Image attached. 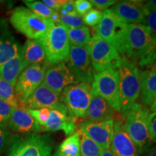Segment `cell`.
<instances>
[{
	"label": "cell",
	"mask_w": 156,
	"mask_h": 156,
	"mask_svg": "<svg viewBox=\"0 0 156 156\" xmlns=\"http://www.w3.org/2000/svg\"><path fill=\"white\" fill-rule=\"evenodd\" d=\"M126 42L122 58L140 67L152 64L156 41L151 31L143 24L126 25Z\"/></svg>",
	"instance_id": "1"
},
{
	"label": "cell",
	"mask_w": 156,
	"mask_h": 156,
	"mask_svg": "<svg viewBox=\"0 0 156 156\" xmlns=\"http://www.w3.org/2000/svg\"><path fill=\"white\" fill-rule=\"evenodd\" d=\"M151 112L144 105L136 103L134 106L122 116L124 127L138 152L146 151L153 143L149 129V115Z\"/></svg>",
	"instance_id": "2"
},
{
	"label": "cell",
	"mask_w": 156,
	"mask_h": 156,
	"mask_svg": "<svg viewBox=\"0 0 156 156\" xmlns=\"http://www.w3.org/2000/svg\"><path fill=\"white\" fill-rule=\"evenodd\" d=\"M119 75V100L122 116L129 111L140 94V70L137 66L126 58H122L118 68Z\"/></svg>",
	"instance_id": "3"
},
{
	"label": "cell",
	"mask_w": 156,
	"mask_h": 156,
	"mask_svg": "<svg viewBox=\"0 0 156 156\" xmlns=\"http://www.w3.org/2000/svg\"><path fill=\"white\" fill-rule=\"evenodd\" d=\"M53 142L49 135L37 133L13 135L6 156H52Z\"/></svg>",
	"instance_id": "4"
},
{
	"label": "cell",
	"mask_w": 156,
	"mask_h": 156,
	"mask_svg": "<svg viewBox=\"0 0 156 156\" xmlns=\"http://www.w3.org/2000/svg\"><path fill=\"white\" fill-rule=\"evenodd\" d=\"M39 41L44 48L48 65L67 62L71 45L65 26L60 23H54Z\"/></svg>",
	"instance_id": "5"
},
{
	"label": "cell",
	"mask_w": 156,
	"mask_h": 156,
	"mask_svg": "<svg viewBox=\"0 0 156 156\" xmlns=\"http://www.w3.org/2000/svg\"><path fill=\"white\" fill-rule=\"evenodd\" d=\"M13 27L30 40H39L54 25L50 20L36 15L28 7H17L10 15Z\"/></svg>",
	"instance_id": "6"
},
{
	"label": "cell",
	"mask_w": 156,
	"mask_h": 156,
	"mask_svg": "<svg viewBox=\"0 0 156 156\" xmlns=\"http://www.w3.org/2000/svg\"><path fill=\"white\" fill-rule=\"evenodd\" d=\"M87 47L94 72L98 73L108 69H118L122 57L114 46L95 34Z\"/></svg>",
	"instance_id": "7"
},
{
	"label": "cell",
	"mask_w": 156,
	"mask_h": 156,
	"mask_svg": "<svg viewBox=\"0 0 156 156\" xmlns=\"http://www.w3.org/2000/svg\"><path fill=\"white\" fill-rule=\"evenodd\" d=\"M92 98V87L90 83H78L66 87L62 91L61 100L73 119L86 118Z\"/></svg>",
	"instance_id": "8"
},
{
	"label": "cell",
	"mask_w": 156,
	"mask_h": 156,
	"mask_svg": "<svg viewBox=\"0 0 156 156\" xmlns=\"http://www.w3.org/2000/svg\"><path fill=\"white\" fill-rule=\"evenodd\" d=\"M126 25L111 9H106L103 11L100 23L95 27V34L114 46L122 56L126 42Z\"/></svg>",
	"instance_id": "9"
},
{
	"label": "cell",
	"mask_w": 156,
	"mask_h": 156,
	"mask_svg": "<svg viewBox=\"0 0 156 156\" xmlns=\"http://www.w3.org/2000/svg\"><path fill=\"white\" fill-rule=\"evenodd\" d=\"M92 90L108 102L115 112L120 113L119 75L118 69H108L95 74Z\"/></svg>",
	"instance_id": "10"
},
{
	"label": "cell",
	"mask_w": 156,
	"mask_h": 156,
	"mask_svg": "<svg viewBox=\"0 0 156 156\" xmlns=\"http://www.w3.org/2000/svg\"><path fill=\"white\" fill-rule=\"evenodd\" d=\"M48 64H33L25 67L20 75L15 86V93L18 100L20 108H23V103L41 85Z\"/></svg>",
	"instance_id": "11"
},
{
	"label": "cell",
	"mask_w": 156,
	"mask_h": 156,
	"mask_svg": "<svg viewBox=\"0 0 156 156\" xmlns=\"http://www.w3.org/2000/svg\"><path fill=\"white\" fill-rule=\"evenodd\" d=\"M67 66L77 83H91L94 70L91 64L87 46H70Z\"/></svg>",
	"instance_id": "12"
},
{
	"label": "cell",
	"mask_w": 156,
	"mask_h": 156,
	"mask_svg": "<svg viewBox=\"0 0 156 156\" xmlns=\"http://www.w3.org/2000/svg\"><path fill=\"white\" fill-rule=\"evenodd\" d=\"M59 95L42 83L25 101L22 108L28 110L47 108L58 110L68 114L67 108L62 103Z\"/></svg>",
	"instance_id": "13"
},
{
	"label": "cell",
	"mask_w": 156,
	"mask_h": 156,
	"mask_svg": "<svg viewBox=\"0 0 156 156\" xmlns=\"http://www.w3.org/2000/svg\"><path fill=\"white\" fill-rule=\"evenodd\" d=\"M114 119L99 122L85 120L80 123L79 129L103 150L109 149L114 133Z\"/></svg>",
	"instance_id": "14"
},
{
	"label": "cell",
	"mask_w": 156,
	"mask_h": 156,
	"mask_svg": "<svg viewBox=\"0 0 156 156\" xmlns=\"http://www.w3.org/2000/svg\"><path fill=\"white\" fill-rule=\"evenodd\" d=\"M42 83L60 95L66 87L78 83L65 62H62L46 69Z\"/></svg>",
	"instance_id": "15"
},
{
	"label": "cell",
	"mask_w": 156,
	"mask_h": 156,
	"mask_svg": "<svg viewBox=\"0 0 156 156\" xmlns=\"http://www.w3.org/2000/svg\"><path fill=\"white\" fill-rule=\"evenodd\" d=\"M110 149L116 156H139L137 147L132 141L121 119H114V133Z\"/></svg>",
	"instance_id": "16"
},
{
	"label": "cell",
	"mask_w": 156,
	"mask_h": 156,
	"mask_svg": "<svg viewBox=\"0 0 156 156\" xmlns=\"http://www.w3.org/2000/svg\"><path fill=\"white\" fill-rule=\"evenodd\" d=\"M145 2L137 0L118 2L111 10L125 24H143L146 15Z\"/></svg>",
	"instance_id": "17"
},
{
	"label": "cell",
	"mask_w": 156,
	"mask_h": 156,
	"mask_svg": "<svg viewBox=\"0 0 156 156\" xmlns=\"http://www.w3.org/2000/svg\"><path fill=\"white\" fill-rule=\"evenodd\" d=\"M7 126L12 131L22 134H35L43 129L28 111L21 108H13Z\"/></svg>",
	"instance_id": "18"
},
{
	"label": "cell",
	"mask_w": 156,
	"mask_h": 156,
	"mask_svg": "<svg viewBox=\"0 0 156 156\" xmlns=\"http://www.w3.org/2000/svg\"><path fill=\"white\" fill-rule=\"evenodd\" d=\"M140 71V99L144 106H150L156 99V65L146 66Z\"/></svg>",
	"instance_id": "19"
},
{
	"label": "cell",
	"mask_w": 156,
	"mask_h": 156,
	"mask_svg": "<svg viewBox=\"0 0 156 156\" xmlns=\"http://www.w3.org/2000/svg\"><path fill=\"white\" fill-rule=\"evenodd\" d=\"M42 129L46 131H63L67 136L75 133L77 124L75 119L72 118L67 114L55 109H51L50 116L43 125Z\"/></svg>",
	"instance_id": "20"
},
{
	"label": "cell",
	"mask_w": 156,
	"mask_h": 156,
	"mask_svg": "<svg viewBox=\"0 0 156 156\" xmlns=\"http://www.w3.org/2000/svg\"><path fill=\"white\" fill-rule=\"evenodd\" d=\"M116 113L106 100L92 90V98L87 112V120L99 122L112 119Z\"/></svg>",
	"instance_id": "21"
},
{
	"label": "cell",
	"mask_w": 156,
	"mask_h": 156,
	"mask_svg": "<svg viewBox=\"0 0 156 156\" xmlns=\"http://www.w3.org/2000/svg\"><path fill=\"white\" fill-rule=\"evenodd\" d=\"M22 56L25 68L46 62L44 48L39 40L28 39L22 47Z\"/></svg>",
	"instance_id": "22"
},
{
	"label": "cell",
	"mask_w": 156,
	"mask_h": 156,
	"mask_svg": "<svg viewBox=\"0 0 156 156\" xmlns=\"http://www.w3.org/2000/svg\"><path fill=\"white\" fill-rule=\"evenodd\" d=\"M24 69L21 49L14 58L0 67V77L15 87L20 75Z\"/></svg>",
	"instance_id": "23"
},
{
	"label": "cell",
	"mask_w": 156,
	"mask_h": 156,
	"mask_svg": "<svg viewBox=\"0 0 156 156\" xmlns=\"http://www.w3.org/2000/svg\"><path fill=\"white\" fill-rule=\"evenodd\" d=\"M54 156H80L79 132L68 136L57 147Z\"/></svg>",
	"instance_id": "24"
},
{
	"label": "cell",
	"mask_w": 156,
	"mask_h": 156,
	"mask_svg": "<svg viewBox=\"0 0 156 156\" xmlns=\"http://www.w3.org/2000/svg\"><path fill=\"white\" fill-rule=\"evenodd\" d=\"M23 2L29 9L34 12L36 15L45 19L50 20L54 23H59V14L58 12L50 9L47 6L45 5L41 1L25 0Z\"/></svg>",
	"instance_id": "25"
},
{
	"label": "cell",
	"mask_w": 156,
	"mask_h": 156,
	"mask_svg": "<svg viewBox=\"0 0 156 156\" xmlns=\"http://www.w3.org/2000/svg\"><path fill=\"white\" fill-rule=\"evenodd\" d=\"M22 47L12 38L0 39V67L14 58Z\"/></svg>",
	"instance_id": "26"
},
{
	"label": "cell",
	"mask_w": 156,
	"mask_h": 156,
	"mask_svg": "<svg viewBox=\"0 0 156 156\" xmlns=\"http://www.w3.org/2000/svg\"><path fill=\"white\" fill-rule=\"evenodd\" d=\"M67 36L72 46H87L92 38L90 30L86 26L67 28Z\"/></svg>",
	"instance_id": "27"
},
{
	"label": "cell",
	"mask_w": 156,
	"mask_h": 156,
	"mask_svg": "<svg viewBox=\"0 0 156 156\" xmlns=\"http://www.w3.org/2000/svg\"><path fill=\"white\" fill-rule=\"evenodd\" d=\"M80 138V156H101L103 148L78 130Z\"/></svg>",
	"instance_id": "28"
},
{
	"label": "cell",
	"mask_w": 156,
	"mask_h": 156,
	"mask_svg": "<svg viewBox=\"0 0 156 156\" xmlns=\"http://www.w3.org/2000/svg\"><path fill=\"white\" fill-rule=\"evenodd\" d=\"M0 98L7 101L14 108H20V104L15 93V87L0 77Z\"/></svg>",
	"instance_id": "29"
},
{
	"label": "cell",
	"mask_w": 156,
	"mask_h": 156,
	"mask_svg": "<svg viewBox=\"0 0 156 156\" xmlns=\"http://www.w3.org/2000/svg\"><path fill=\"white\" fill-rule=\"evenodd\" d=\"M59 23L67 28H77L84 26L83 17L78 15H59Z\"/></svg>",
	"instance_id": "30"
},
{
	"label": "cell",
	"mask_w": 156,
	"mask_h": 156,
	"mask_svg": "<svg viewBox=\"0 0 156 156\" xmlns=\"http://www.w3.org/2000/svg\"><path fill=\"white\" fill-rule=\"evenodd\" d=\"M13 108L9 103L0 98V126L7 127Z\"/></svg>",
	"instance_id": "31"
},
{
	"label": "cell",
	"mask_w": 156,
	"mask_h": 156,
	"mask_svg": "<svg viewBox=\"0 0 156 156\" xmlns=\"http://www.w3.org/2000/svg\"><path fill=\"white\" fill-rule=\"evenodd\" d=\"M33 118L36 121L37 123L41 126L45 124V122L47 121L48 117L50 116L51 109L47 108H42L38 109H28L27 110Z\"/></svg>",
	"instance_id": "32"
},
{
	"label": "cell",
	"mask_w": 156,
	"mask_h": 156,
	"mask_svg": "<svg viewBox=\"0 0 156 156\" xmlns=\"http://www.w3.org/2000/svg\"><path fill=\"white\" fill-rule=\"evenodd\" d=\"M103 16V12L97 9H90L83 17L84 24L88 26H96L100 23Z\"/></svg>",
	"instance_id": "33"
},
{
	"label": "cell",
	"mask_w": 156,
	"mask_h": 156,
	"mask_svg": "<svg viewBox=\"0 0 156 156\" xmlns=\"http://www.w3.org/2000/svg\"><path fill=\"white\" fill-rule=\"evenodd\" d=\"M146 10L143 25L147 27L153 37L156 36V10Z\"/></svg>",
	"instance_id": "34"
},
{
	"label": "cell",
	"mask_w": 156,
	"mask_h": 156,
	"mask_svg": "<svg viewBox=\"0 0 156 156\" xmlns=\"http://www.w3.org/2000/svg\"><path fill=\"white\" fill-rule=\"evenodd\" d=\"M12 136V135L7 127L0 126V155L8 147Z\"/></svg>",
	"instance_id": "35"
},
{
	"label": "cell",
	"mask_w": 156,
	"mask_h": 156,
	"mask_svg": "<svg viewBox=\"0 0 156 156\" xmlns=\"http://www.w3.org/2000/svg\"><path fill=\"white\" fill-rule=\"evenodd\" d=\"M75 7L77 15L83 17L86 13L92 9V5L88 0H76Z\"/></svg>",
	"instance_id": "36"
},
{
	"label": "cell",
	"mask_w": 156,
	"mask_h": 156,
	"mask_svg": "<svg viewBox=\"0 0 156 156\" xmlns=\"http://www.w3.org/2000/svg\"><path fill=\"white\" fill-rule=\"evenodd\" d=\"M90 2L91 3L92 6L94 7L98 10H106L108 9L110 7L114 6L118 2L116 0H90Z\"/></svg>",
	"instance_id": "37"
},
{
	"label": "cell",
	"mask_w": 156,
	"mask_h": 156,
	"mask_svg": "<svg viewBox=\"0 0 156 156\" xmlns=\"http://www.w3.org/2000/svg\"><path fill=\"white\" fill-rule=\"evenodd\" d=\"M58 14L61 15H77L75 7V1L69 0L66 2V3L63 5L59 10L58 11Z\"/></svg>",
	"instance_id": "38"
},
{
	"label": "cell",
	"mask_w": 156,
	"mask_h": 156,
	"mask_svg": "<svg viewBox=\"0 0 156 156\" xmlns=\"http://www.w3.org/2000/svg\"><path fill=\"white\" fill-rule=\"evenodd\" d=\"M149 129L153 143L156 142V112H151L148 119Z\"/></svg>",
	"instance_id": "39"
},
{
	"label": "cell",
	"mask_w": 156,
	"mask_h": 156,
	"mask_svg": "<svg viewBox=\"0 0 156 156\" xmlns=\"http://www.w3.org/2000/svg\"><path fill=\"white\" fill-rule=\"evenodd\" d=\"M41 2L50 9L58 12L63 7L67 0H43Z\"/></svg>",
	"instance_id": "40"
},
{
	"label": "cell",
	"mask_w": 156,
	"mask_h": 156,
	"mask_svg": "<svg viewBox=\"0 0 156 156\" xmlns=\"http://www.w3.org/2000/svg\"><path fill=\"white\" fill-rule=\"evenodd\" d=\"M145 9L147 10H156V0L146 2L145 4Z\"/></svg>",
	"instance_id": "41"
},
{
	"label": "cell",
	"mask_w": 156,
	"mask_h": 156,
	"mask_svg": "<svg viewBox=\"0 0 156 156\" xmlns=\"http://www.w3.org/2000/svg\"><path fill=\"white\" fill-rule=\"evenodd\" d=\"M147 156H156V144L147 150Z\"/></svg>",
	"instance_id": "42"
},
{
	"label": "cell",
	"mask_w": 156,
	"mask_h": 156,
	"mask_svg": "<svg viewBox=\"0 0 156 156\" xmlns=\"http://www.w3.org/2000/svg\"><path fill=\"white\" fill-rule=\"evenodd\" d=\"M101 156H116L115 154L112 151V150L109 148V149H104L103 150L102 155Z\"/></svg>",
	"instance_id": "43"
},
{
	"label": "cell",
	"mask_w": 156,
	"mask_h": 156,
	"mask_svg": "<svg viewBox=\"0 0 156 156\" xmlns=\"http://www.w3.org/2000/svg\"><path fill=\"white\" fill-rule=\"evenodd\" d=\"M150 112H156V99L154 102L151 105L150 108Z\"/></svg>",
	"instance_id": "44"
},
{
	"label": "cell",
	"mask_w": 156,
	"mask_h": 156,
	"mask_svg": "<svg viewBox=\"0 0 156 156\" xmlns=\"http://www.w3.org/2000/svg\"><path fill=\"white\" fill-rule=\"evenodd\" d=\"M154 38H155V41H156V36L155 37H153ZM152 64H154L156 65V50L155 51V53H154V55H153V62H152Z\"/></svg>",
	"instance_id": "45"
}]
</instances>
